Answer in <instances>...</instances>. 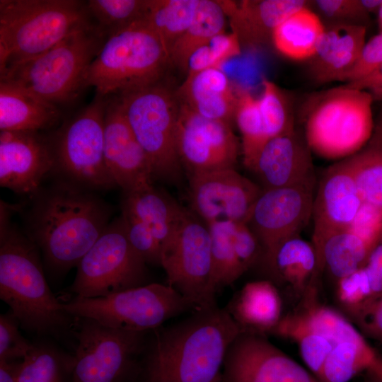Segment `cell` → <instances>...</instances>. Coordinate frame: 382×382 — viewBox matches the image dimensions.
Masks as SVG:
<instances>
[{
	"label": "cell",
	"instance_id": "obj_1",
	"mask_svg": "<svg viewBox=\"0 0 382 382\" xmlns=\"http://www.w3.org/2000/svg\"><path fill=\"white\" fill-rule=\"evenodd\" d=\"M27 235L47 267L64 274L76 267L110 223V206L93 191L60 180L33 197Z\"/></svg>",
	"mask_w": 382,
	"mask_h": 382
},
{
	"label": "cell",
	"instance_id": "obj_2",
	"mask_svg": "<svg viewBox=\"0 0 382 382\" xmlns=\"http://www.w3.org/2000/svg\"><path fill=\"white\" fill-rule=\"evenodd\" d=\"M155 330L146 359L148 382H223L227 351L245 332L217 305Z\"/></svg>",
	"mask_w": 382,
	"mask_h": 382
},
{
	"label": "cell",
	"instance_id": "obj_3",
	"mask_svg": "<svg viewBox=\"0 0 382 382\" xmlns=\"http://www.w3.org/2000/svg\"><path fill=\"white\" fill-rule=\"evenodd\" d=\"M18 209L1 201L0 298L24 329L58 334L71 326L72 316L48 286L38 248L11 222Z\"/></svg>",
	"mask_w": 382,
	"mask_h": 382
},
{
	"label": "cell",
	"instance_id": "obj_4",
	"mask_svg": "<svg viewBox=\"0 0 382 382\" xmlns=\"http://www.w3.org/2000/svg\"><path fill=\"white\" fill-rule=\"evenodd\" d=\"M90 17L81 1L1 0L0 74L93 25Z\"/></svg>",
	"mask_w": 382,
	"mask_h": 382
},
{
	"label": "cell",
	"instance_id": "obj_5",
	"mask_svg": "<svg viewBox=\"0 0 382 382\" xmlns=\"http://www.w3.org/2000/svg\"><path fill=\"white\" fill-rule=\"evenodd\" d=\"M170 63L161 40L146 16L105 37L85 75L103 98L141 89L161 80Z\"/></svg>",
	"mask_w": 382,
	"mask_h": 382
},
{
	"label": "cell",
	"instance_id": "obj_6",
	"mask_svg": "<svg viewBox=\"0 0 382 382\" xmlns=\"http://www.w3.org/2000/svg\"><path fill=\"white\" fill-rule=\"evenodd\" d=\"M373 96L348 85L312 96L303 110L304 138L311 151L337 159L360 151L374 131Z\"/></svg>",
	"mask_w": 382,
	"mask_h": 382
},
{
	"label": "cell",
	"instance_id": "obj_7",
	"mask_svg": "<svg viewBox=\"0 0 382 382\" xmlns=\"http://www.w3.org/2000/svg\"><path fill=\"white\" fill-rule=\"evenodd\" d=\"M105 37L95 25L75 31L42 54L0 74L55 105L74 100L85 88L86 71Z\"/></svg>",
	"mask_w": 382,
	"mask_h": 382
},
{
	"label": "cell",
	"instance_id": "obj_8",
	"mask_svg": "<svg viewBox=\"0 0 382 382\" xmlns=\"http://www.w3.org/2000/svg\"><path fill=\"white\" fill-rule=\"evenodd\" d=\"M74 318H86L115 329L147 332L187 311L195 306L169 285L149 283L108 296H76L62 303Z\"/></svg>",
	"mask_w": 382,
	"mask_h": 382
},
{
	"label": "cell",
	"instance_id": "obj_9",
	"mask_svg": "<svg viewBox=\"0 0 382 382\" xmlns=\"http://www.w3.org/2000/svg\"><path fill=\"white\" fill-rule=\"evenodd\" d=\"M136 139L147 154L154 180L178 183L183 166L175 128L179 102L160 82L117 96Z\"/></svg>",
	"mask_w": 382,
	"mask_h": 382
},
{
	"label": "cell",
	"instance_id": "obj_10",
	"mask_svg": "<svg viewBox=\"0 0 382 382\" xmlns=\"http://www.w3.org/2000/svg\"><path fill=\"white\" fill-rule=\"evenodd\" d=\"M105 99L98 96L50 139L54 159L53 172L60 175V180L91 191L116 186L104 158Z\"/></svg>",
	"mask_w": 382,
	"mask_h": 382
},
{
	"label": "cell",
	"instance_id": "obj_11",
	"mask_svg": "<svg viewBox=\"0 0 382 382\" xmlns=\"http://www.w3.org/2000/svg\"><path fill=\"white\" fill-rule=\"evenodd\" d=\"M76 267L70 289L78 296H105L148 284L146 263L129 243L120 216L110 221Z\"/></svg>",
	"mask_w": 382,
	"mask_h": 382
},
{
	"label": "cell",
	"instance_id": "obj_12",
	"mask_svg": "<svg viewBox=\"0 0 382 382\" xmlns=\"http://www.w3.org/2000/svg\"><path fill=\"white\" fill-rule=\"evenodd\" d=\"M168 285L196 310L216 306L213 262L207 225L185 209L173 238L161 252Z\"/></svg>",
	"mask_w": 382,
	"mask_h": 382
},
{
	"label": "cell",
	"instance_id": "obj_13",
	"mask_svg": "<svg viewBox=\"0 0 382 382\" xmlns=\"http://www.w3.org/2000/svg\"><path fill=\"white\" fill-rule=\"evenodd\" d=\"M76 318L78 343L71 382H121L141 349L146 332L115 329L90 318Z\"/></svg>",
	"mask_w": 382,
	"mask_h": 382
},
{
	"label": "cell",
	"instance_id": "obj_14",
	"mask_svg": "<svg viewBox=\"0 0 382 382\" xmlns=\"http://www.w3.org/2000/svg\"><path fill=\"white\" fill-rule=\"evenodd\" d=\"M176 148L188 175L235 168L238 142L230 124L204 117L179 103Z\"/></svg>",
	"mask_w": 382,
	"mask_h": 382
},
{
	"label": "cell",
	"instance_id": "obj_15",
	"mask_svg": "<svg viewBox=\"0 0 382 382\" xmlns=\"http://www.w3.org/2000/svg\"><path fill=\"white\" fill-rule=\"evenodd\" d=\"M314 190L306 187L262 190L247 224L261 245L267 266L277 248L299 236L312 218Z\"/></svg>",
	"mask_w": 382,
	"mask_h": 382
},
{
	"label": "cell",
	"instance_id": "obj_16",
	"mask_svg": "<svg viewBox=\"0 0 382 382\" xmlns=\"http://www.w3.org/2000/svg\"><path fill=\"white\" fill-rule=\"evenodd\" d=\"M188 177L190 207L206 224L248 223L262 192V187L236 168L197 173Z\"/></svg>",
	"mask_w": 382,
	"mask_h": 382
},
{
	"label": "cell",
	"instance_id": "obj_17",
	"mask_svg": "<svg viewBox=\"0 0 382 382\" xmlns=\"http://www.w3.org/2000/svg\"><path fill=\"white\" fill-rule=\"evenodd\" d=\"M223 382H322L262 335L243 332L229 347Z\"/></svg>",
	"mask_w": 382,
	"mask_h": 382
},
{
	"label": "cell",
	"instance_id": "obj_18",
	"mask_svg": "<svg viewBox=\"0 0 382 382\" xmlns=\"http://www.w3.org/2000/svg\"><path fill=\"white\" fill-rule=\"evenodd\" d=\"M54 166L50 140L40 132L1 131V187L33 197Z\"/></svg>",
	"mask_w": 382,
	"mask_h": 382
},
{
	"label": "cell",
	"instance_id": "obj_19",
	"mask_svg": "<svg viewBox=\"0 0 382 382\" xmlns=\"http://www.w3.org/2000/svg\"><path fill=\"white\" fill-rule=\"evenodd\" d=\"M103 142L107 168L124 193L153 184L149 158L128 124L117 96L106 102Z\"/></svg>",
	"mask_w": 382,
	"mask_h": 382
},
{
	"label": "cell",
	"instance_id": "obj_20",
	"mask_svg": "<svg viewBox=\"0 0 382 382\" xmlns=\"http://www.w3.org/2000/svg\"><path fill=\"white\" fill-rule=\"evenodd\" d=\"M362 203L346 158L325 170L313 202L311 243L316 256L328 237L349 228Z\"/></svg>",
	"mask_w": 382,
	"mask_h": 382
},
{
	"label": "cell",
	"instance_id": "obj_21",
	"mask_svg": "<svg viewBox=\"0 0 382 382\" xmlns=\"http://www.w3.org/2000/svg\"><path fill=\"white\" fill-rule=\"evenodd\" d=\"M262 190L306 187L315 188L316 174L304 136L295 130L270 139L249 168Z\"/></svg>",
	"mask_w": 382,
	"mask_h": 382
},
{
	"label": "cell",
	"instance_id": "obj_22",
	"mask_svg": "<svg viewBox=\"0 0 382 382\" xmlns=\"http://www.w3.org/2000/svg\"><path fill=\"white\" fill-rule=\"evenodd\" d=\"M241 45L257 47L272 41L274 30L290 15L308 6L304 0L219 1Z\"/></svg>",
	"mask_w": 382,
	"mask_h": 382
},
{
	"label": "cell",
	"instance_id": "obj_23",
	"mask_svg": "<svg viewBox=\"0 0 382 382\" xmlns=\"http://www.w3.org/2000/svg\"><path fill=\"white\" fill-rule=\"evenodd\" d=\"M366 35L364 25L342 23L325 25L322 39L310 59L308 71L314 82L344 81L361 52Z\"/></svg>",
	"mask_w": 382,
	"mask_h": 382
},
{
	"label": "cell",
	"instance_id": "obj_24",
	"mask_svg": "<svg viewBox=\"0 0 382 382\" xmlns=\"http://www.w3.org/2000/svg\"><path fill=\"white\" fill-rule=\"evenodd\" d=\"M238 92L221 68H211L187 76L175 96L197 114L230 124L235 118Z\"/></svg>",
	"mask_w": 382,
	"mask_h": 382
},
{
	"label": "cell",
	"instance_id": "obj_25",
	"mask_svg": "<svg viewBox=\"0 0 382 382\" xmlns=\"http://www.w3.org/2000/svg\"><path fill=\"white\" fill-rule=\"evenodd\" d=\"M225 308L245 332L262 335L270 333L283 316L281 296L267 280L248 282Z\"/></svg>",
	"mask_w": 382,
	"mask_h": 382
},
{
	"label": "cell",
	"instance_id": "obj_26",
	"mask_svg": "<svg viewBox=\"0 0 382 382\" xmlns=\"http://www.w3.org/2000/svg\"><path fill=\"white\" fill-rule=\"evenodd\" d=\"M60 118L57 105L12 83L0 81V130L40 132Z\"/></svg>",
	"mask_w": 382,
	"mask_h": 382
},
{
	"label": "cell",
	"instance_id": "obj_27",
	"mask_svg": "<svg viewBox=\"0 0 382 382\" xmlns=\"http://www.w3.org/2000/svg\"><path fill=\"white\" fill-rule=\"evenodd\" d=\"M124 195L122 208L149 227L162 252L173 238L185 208L153 184Z\"/></svg>",
	"mask_w": 382,
	"mask_h": 382
},
{
	"label": "cell",
	"instance_id": "obj_28",
	"mask_svg": "<svg viewBox=\"0 0 382 382\" xmlns=\"http://www.w3.org/2000/svg\"><path fill=\"white\" fill-rule=\"evenodd\" d=\"M325 31L320 17L309 6L299 9L274 31L272 42L283 55L294 60L310 59Z\"/></svg>",
	"mask_w": 382,
	"mask_h": 382
},
{
	"label": "cell",
	"instance_id": "obj_29",
	"mask_svg": "<svg viewBox=\"0 0 382 382\" xmlns=\"http://www.w3.org/2000/svg\"><path fill=\"white\" fill-rule=\"evenodd\" d=\"M267 267L275 277L303 294L318 275L315 248L300 236L289 238L277 248Z\"/></svg>",
	"mask_w": 382,
	"mask_h": 382
},
{
	"label": "cell",
	"instance_id": "obj_30",
	"mask_svg": "<svg viewBox=\"0 0 382 382\" xmlns=\"http://www.w3.org/2000/svg\"><path fill=\"white\" fill-rule=\"evenodd\" d=\"M226 18L219 1L199 0L194 21L169 52L170 64L186 71L188 59L194 51L225 33Z\"/></svg>",
	"mask_w": 382,
	"mask_h": 382
},
{
	"label": "cell",
	"instance_id": "obj_31",
	"mask_svg": "<svg viewBox=\"0 0 382 382\" xmlns=\"http://www.w3.org/2000/svg\"><path fill=\"white\" fill-rule=\"evenodd\" d=\"M373 249L348 229L334 233L317 255L318 274L326 269L339 279L363 267Z\"/></svg>",
	"mask_w": 382,
	"mask_h": 382
},
{
	"label": "cell",
	"instance_id": "obj_32",
	"mask_svg": "<svg viewBox=\"0 0 382 382\" xmlns=\"http://www.w3.org/2000/svg\"><path fill=\"white\" fill-rule=\"evenodd\" d=\"M270 333L294 341L306 366L320 378L323 364L333 345L314 329L300 311L283 316Z\"/></svg>",
	"mask_w": 382,
	"mask_h": 382
},
{
	"label": "cell",
	"instance_id": "obj_33",
	"mask_svg": "<svg viewBox=\"0 0 382 382\" xmlns=\"http://www.w3.org/2000/svg\"><path fill=\"white\" fill-rule=\"evenodd\" d=\"M346 158L362 202L382 209V122L369 142Z\"/></svg>",
	"mask_w": 382,
	"mask_h": 382
},
{
	"label": "cell",
	"instance_id": "obj_34",
	"mask_svg": "<svg viewBox=\"0 0 382 382\" xmlns=\"http://www.w3.org/2000/svg\"><path fill=\"white\" fill-rule=\"evenodd\" d=\"M199 0H148L146 18L168 56L175 42L194 21Z\"/></svg>",
	"mask_w": 382,
	"mask_h": 382
},
{
	"label": "cell",
	"instance_id": "obj_35",
	"mask_svg": "<svg viewBox=\"0 0 382 382\" xmlns=\"http://www.w3.org/2000/svg\"><path fill=\"white\" fill-rule=\"evenodd\" d=\"M378 356L366 341H346L333 346L323 364L322 382H349L369 370Z\"/></svg>",
	"mask_w": 382,
	"mask_h": 382
},
{
	"label": "cell",
	"instance_id": "obj_36",
	"mask_svg": "<svg viewBox=\"0 0 382 382\" xmlns=\"http://www.w3.org/2000/svg\"><path fill=\"white\" fill-rule=\"evenodd\" d=\"M236 224L219 221L207 224L210 234L214 287L216 294L232 284L245 272L234 244Z\"/></svg>",
	"mask_w": 382,
	"mask_h": 382
},
{
	"label": "cell",
	"instance_id": "obj_37",
	"mask_svg": "<svg viewBox=\"0 0 382 382\" xmlns=\"http://www.w3.org/2000/svg\"><path fill=\"white\" fill-rule=\"evenodd\" d=\"M316 289L311 284L303 294L304 300L300 311L314 329L334 346L346 341H366L361 332L338 311L320 303L316 298Z\"/></svg>",
	"mask_w": 382,
	"mask_h": 382
},
{
	"label": "cell",
	"instance_id": "obj_38",
	"mask_svg": "<svg viewBox=\"0 0 382 382\" xmlns=\"http://www.w3.org/2000/svg\"><path fill=\"white\" fill-rule=\"evenodd\" d=\"M235 120L241 134L243 163L250 168L269 141L261 116L258 98L246 89H238Z\"/></svg>",
	"mask_w": 382,
	"mask_h": 382
},
{
	"label": "cell",
	"instance_id": "obj_39",
	"mask_svg": "<svg viewBox=\"0 0 382 382\" xmlns=\"http://www.w3.org/2000/svg\"><path fill=\"white\" fill-rule=\"evenodd\" d=\"M72 358L46 345H34L21 361L18 382H71Z\"/></svg>",
	"mask_w": 382,
	"mask_h": 382
},
{
	"label": "cell",
	"instance_id": "obj_40",
	"mask_svg": "<svg viewBox=\"0 0 382 382\" xmlns=\"http://www.w3.org/2000/svg\"><path fill=\"white\" fill-rule=\"evenodd\" d=\"M91 16L100 33H111L146 16L148 0H90L86 1Z\"/></svg>",
	"mask_w": 382,
	"mask_h": 382
},
{
	"label": "cell",
	"instance_id": "obj_41",
	"mask_svg": "<svg viewBox=\"0 0 382 382\" xmlns=\"http://www.w3.org/2000/svg\"><path fill=\"white\" fill-rule=\"evenodd\" d=\"M258 104L269 140L295 130L288 100L272 81H262V92Z\"/></svg>",
	"mask_w": 382,
	"mask_h": 382
},
{
	"label": "cell",
	"instance_id": "obj_42",
	"mask_svg": "<svg viewBox=\"0 0 382 382\" xmlns=\"http://www.w3.org/2000/svg\"><path fill=\"white\" fill-rule=\"evenodd\" d=\"M241 45L233 33H221L192 52L186 67L187 76L211 68H221L228 59L241 53Z\"/></svg>",
	"mask_w": 382,
	"mask_h": 382
},
{
	"label": "cell",
	"instance_id": "obj_43",
	"mask_svg": "<svg viewBox=\"0 0 382 382\" xmlns=\"http://www.w3.org/2000/svg\"><path fill=\"white\" fill-rule=\"evenodd\" d=\"M120 217L128 241L134 250L146 264L161 266V245L149 227L123 208Z\"/></svg>",
	"mask_w": 382,
	"mask_h": 382
},
{
	"label": "cell",
	"instance_id": "obj_44",
	"mask_svg": "<svg viewBox=\"0 0 382 382\" xmlns=\"http://www.w3.org/2000/svg\"><path fill=\"white\" fill-rule=\"evenodd\" d=\"M336 294L340 304L351 316L373 298L364 267L337 279Z\"/></svg>",
	"mask_w": 382,
	"mask_h": 382
},
{
	"label": "cell",
	"instance_id": "obj_45",
	"mask_svg": "<svg viewBox=\"0 0 382 382\" xmlns=\"http://www.w3.org/2000/svg\"><path fill=\"white\" fill-rule=\"evenodd\" d=\"M318 12L330 23L365 25L369 12L363 0H317L313 1Z\"/></svg>",
	"mask_w": 382,
	"mask_h": 382
},
{
	"label": "cell",
	"instance_id": "obj_46",
	"mask_svg": "<svg viewBox=\"0 0 382 382\" xmlns=\"http://www.w3.org/2000/svg\"><path fill=\"white\" fill-rule=\"evenodd\" d=\"M18 322L9 311L0 316V359L23 360L33 347L20 332Z\"/></svg>",
	"mask_w": 382,
	"mask_h": 382
},
{
	"label": "cell",
	"instance_id": "obj_47",
	"mask_svg": "<svg viewBox=\"0 0 382 382\" xmlns=\"http://www.w3.org/2000/svg\"><path fill=\"white\" fill-rule=\"evenodd\" d=\"M348 230L374 248L382 241V209L363 202Z\"/></svg>",
	"mask_w": 382,
	"mask_h": 382
},
{
	"label": "cell",
	"instance_id": "obj_48",
	"mask_svg": "<svg viewBox=\"0 0 382 382\" xmlns=\"http://www.w3.org/2000/svg\"><path fill=\"white\" fill-rule=\"evenodd\" d=\"M382 64V32L366 42L354 65L344 79L352 83L371 74Z\"/></svg>",
	"mask_w": 382,
	"mask_h": 382
},
{
	"label": "cell",
	"instance_id": "obj_49",
	"mask_svg": "<svg viewBox=\"0 0 382 382\" xmlns=\"http://www.w3.org/2000/svg\"><path fill=\"white\" fill-rule=\"evenodd\" d=\"M352 318L364 335L382 344V294L371 298Z\"/></svg>",
	"mask_w": 382,
	"mask_h": 382
},
{
	"label": "cell",
	"instance_id": "obj_50",
	"mask_svg": "<svg viewBox=\"0 0 382 382\" xmlns=\"http://www.w3.org/2000/svg\"><path fill=\"white\" fill-rule=\"evenodd\" d=\"M234 244L239 262L245 272L262 255L261 245L247 223H236Z\"/></svg>",
	"mask_w": 382,
	"mask_h": 382
},
{
	"label": "cell",
	"instance_id": "obj_51",
	"mask_svg": "<svg viewBox=\"0 0 382 382\" xmlns=\"http://www.w3.org/2000/svg\"><path fill=\"white\" fill-rule=\"evenodd\" d=\"M364 268L374 297L382 294V241L371 250Z\"/></svg>",
	"mask_w": 382,
	"mask_h": 382
},
{
	"label": "cell",
	"instance_id": "obj_52",
	"mask_svg": "<svg viewBox=\"0 0 382 382\" xmlns=\"http://www.w3.org/2000/svg\"><path fill=\"white\" fill-rule=\"evenodd\" d=\"M349 86L369 92L374 98H382V64L369 75L357 81L347 83Z\"/></svg>",
	"mask_w": 382,
	"mask_h": 382
},
{
	"label": "cell",
	"instance_id": "obj_53",
	"mask_svg": "<svg viewBox=\"0 0 382 382\" xmlns=\"http://www.w3.org/2000/svg\"><path fill=\"white\" fill-rule=\"evenodd\" d=\"M21 361L0 359V382H18Z\"/></svg>",
	"mask_w": 382,
	"mask_h": 382
},
{
	"label": "cell",
	"instance_id": "obj_54",
	"mask_svg": "<svg viewBox=\"0 0 382 382\" xmlns=\"http://www.w3.org/2000/svg\"><path fill=\"white\" fill-rule=\"evenodd\" d=\"M369 370L374 373L382 381V358L378 357L374 365Z\"/></svg>",
	"mask_w": 382,
	"mask_h": 382
},
{
	"label": "cell",
	"instance_id": "obj_55",
	"mask_svg": "<svg viewBox=\"0 0 382 382\" xmlns=\"http://www.w3.org/2000/svg\"><path fill=\"white\" fill-rule=\"evenodd\" d=\"M364 382H382V381L372 371L368 370Z\"/></svg>",
	"mask_w": 382,
	"mask_h": 382
},
{
	"label": "cell",
	"instance_id": "obj_56",
	"mask_svg": "<svg viewBox=\"0 0 382 382\" xmlns=\"http://www.w3.org/2000/svg\"><path fill=\"white\" fill-rule=\"evenodd\" d=\"M378 12L379 23H380L381 28L382 29V5L381 6V7H380Z\"/></svg>",
	"mask_w": 382,
	"mask_h": 382
}]
</instances>
